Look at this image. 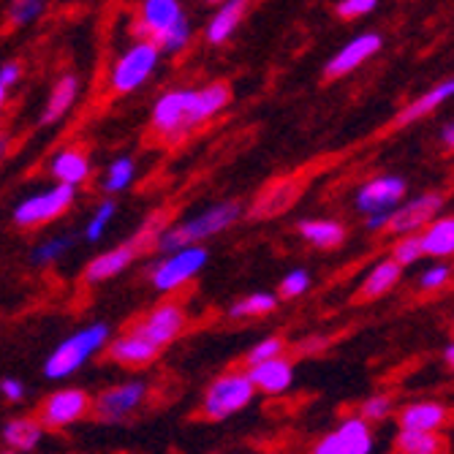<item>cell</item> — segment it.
<instances>
[{"instance_id":"obj_1","label":"cell","mask_w":454,"mask_h":454,"mask_svg":"<svg viewBox=\"0 0 454 454\" xmlns=\"http://www.w3.org/2000/svg\"><path fill=\"white\" fill-rule=\"evenodd\" d=\"M169 221H172L169 210L150 213L129 239L112 245L109 251L98 254L96 259H90L85 264V270H82V283H85V286H101V283L122 275L129 267H134L137 259H142L147 251H155V242L163 234V229L169 226Z\"/></svg>"},{"instance_id":"obj_2","label":"cell","mask_w":454,"mask_h":454,"mask_svg":"<svg viewBox=\"0 0 454 454\" xmlns=\"http://www.w3.org/2000/svg\"><path fill=\"white\" fill-rule=\"evenodd\" d=\"M134 35L137 41H150L160 55L183 52L193 35L183 0H142Z\"/></svg>"},{"instance_id":"obj_3","label":"cell","mask_w":454,"mask_h":454,"mask_svg":"<svg viewBox=\"0 0 454 454\" xmlns=\"http://www.w3.org/2000/svg\"><path fill=\"white\" fill-rule=\"evenodd\" d=\"M242 215H245V210L237 199H223L218 204H210L207 210H201L193 218H185L180 223H169L167 229H163V234L158 237L155 251H158V256H167V254L180 251V247L204 245V239L229 231Z\"/></svg>"},{"instance_id":"obj_4","label":"cell","mask_w":454,"mask_h":454,"mask_svg":"<svg viewBox=\"0 0 454 454\" xmlns=\"http://www.w3.org/2000/svg\"><path fill=\"white\" fill-rule=\"evenodd\" d=\"M112 338V329L104 321H93L88 326L76 329L74 335L63 338L50 356L44 359V376L50 381H66L74 373H79L93 356H98Z\"/></svg>"},{"instance_id":"obj_5","label":"cell","mask_w":454,"mask_h":454,"mask_svg":"<svg viewBox=\"0 0 454 454\" xmlns=\"http://www.w3.org/2000/svg\"><path fill=\"white\" fill-rule=\"evenodd\" d=\"M256 400V389L242 367L226 370L207 384L199 403V419L204 422H226Z\"/></svg>"},{"instance_id":"obj_6","label":"cell","mask_w":454,"mask_h":454,"mask_svg":"<svg viewBox=\"0 0 454 454\" xmlns=\"http://www.w3.org/2000/svg\"><path fill=\"white\" fill-rule=\"evenodd\" d=\"M188 324H191V316L180 300H163L153 305L150 310H145L142 316H137L126 329H131L134 335H139L142 340H147L163 354L172 343H177L185 335Z\"/></svg>"},{"instance_id":"obj_7","label":"cell","mask_w":454,"mask_h":454,"mask_svg":"<svg viewBox=\"0 0 454 454\" xmlns=\"http://www.w3.org/2000/svg\"><path fill=\"white\" fill-rule=\"evenodd\" d=\"M74 201H76V188L55 183L52 188L25 196L12 213V223L20 231L44 229L50 223H55L58 218H63L74 207Z\"/></svg>"},{"instance_id":"obj_8","label":"cell","mask_w":454,"mask_h":454,"mask_svg":"<svg viewBox=\"0 0 454 454\" xmlns=\"http://www.w3.org/2000/svg\"><path fill=\"white\" fill-rule=\"evenodd\" d=\"M93 414V395L82 387H68V389H55L44 395L35 405V419L44 430H68L79 422L90 419Z\"/></svg>"},{"instance_id":"obj_9","label":"cell","mask_w":454,"mask_h":454,"mask_svg":"<svg viewBox=\"0 0 454 454\" xmlns=\"http://www.w3.org/2000/svg\"><path fill=\"white\" fill-rule=\"evenodd\" d=\"M147 397H150V384L142 379L109 384L98 395H93L90 419H96L101 425H122L139 414Z\"/></svg>"},{"instance_id":"obj_10","label":"cell","mask_w":454,"mask_h":454,"mask_svg":"<svg viewBox=\"0 0 454 454\" xmlns=\"http://www.w3.org/2000/svg\"><path fill=\"white\" fill-rule=\"evenodd\" d=\"M191 101H193V88H177L160 93L153 104L150 112V129L163 145H180L191 131Z\"/></svg>"},{"instance_id":"obj_11","label":"cell","mask_w":454,"mask_h":454,"mask_svg":"<svg viewBox=\"0 0 454 454\" xmlns=\"http://www.w3.org/2000/svg\"><path fill=\"white\" fill-rule=\"evenodd\" d=\"M210 262V251L204 245L180 247L175 254L160 256L150 267V286L160 294H177L183 286H188Z\"/></svg>"},{"instance_id":"obj_12","label":"cell","mask_w":454,"mask_h":454,"mask_svg":"<svg viewBox=\"0 0 454 454\" xmlns=\"http://www.w3.org/2000/svg\"><path fill=\"white\" fill-rule=\"evenodd\" d=\"M160 63V52L150 44V41H137L126 52H122L112 71H109V90L114 96H129L139 90L145 82L155 74Z\"/></svg>"},{"instance_id":"obj_13","label":"cell","mask_w":454,"mask_h":454,"mask_svg":"<svg viewBox=\"0 0 454 454\" xmlns=\"http://www.w3.org/2000/svg\"><path fill=\"white\" fill-rule=\"evenodd\" d=\"M302 196V177H275L270 180L245 210L247 221H275L294 207Z\"/></svg>"},{"instance_id":"obj_14","label":"cell","mask_w":454,"mask_h":454,"mask_svg":"<svg viewBox=\"0 0 454 454\" xmlns=\"http://www.w3.org/2000/svg\"><path fill=\"white\" fill-rule=\"evenodd\" d=\"M408 183L400 175H379L373 180H367L356 196H354V207L364 218H379V215H392V210L405 199Z\"/></svg>"},{"instance_id":"obj_15","label":"cell","mask_w":454,"mask_h":454,"mask_svg":"<svg viewBox=\"0 0 454 454\" xmlns=\"http://www.w3.org/2000/svg\"><path fill=\"white\" fill-rule=\"evenodd\" d=\"M443 210V193H419L417 199H403L389 215L384 231L403 237V234H419L430 221H435Z\"/></svg>"},{"instance_id":"obj_16","label":"cell","mask_w":454,"mask_h":454,"mask_svg":"<svg viewBox=\"0 0 454 454\" xmlns=\"http://www.w3.org/2000/svg\"><path fill=\"white\" fill-rule=\"evenodd\" d=\"M384 47V35L376 33V30H367V33H359L354 35L351 41H346V44L329 58L324 63V79H343L354 71H359L370 58H376Z\"/></svg>"},{"instance_id":"obj_17","label":"cell","mask_w":454,"mask_h":454,"mask_svg":"<svg viewBox=\"0 0 454 454\" xmlns=\"http://www.w3.org/2000/svg\"><path fill=\"white\" fill-rule=\"evenodd\" d=\"M101 354L106 362H112L122 370H145L160 356V351L155 346H150L147 340L134 335L131 329H122V333L112 335Z\"/></svg>"},{"instance_id":"obj_18","label":"cell","mask_w":454,"mask_h":454,"mask_svg":"<svg viewBox=\"0 0 454 454\" xmlns=\"http://www.w3.org/2000/svg\"><path fill=\"white\" fill-rule=\"evenodd\" d=\"M454 101V76L438 82V85H433L430 90H425L422 96H417L414 101H408L392 120V129L400 131V129H408L414 126V122L419 120H427L430 114H435L443 104Z\"/></svg>"},{"instance_id":"obj_19","label":"cell","mask_w":454,"mask_h":454,"mask_svg":"<svg viewBox=\"0 0 454 454\" xmlns=\"http://www.w3.org/2000/svg\"><path fill=\"white\" fill-rule=\"evenodd\" d=\"M93 175V160H90V153L79 145H68V147H60L52 158H50V177L58 183V185H71V188H79L85 185Z\"/></svg>"},{"instance_id":"obj_20","label":"cell","mask_w":454,"mask_h":454,"mask_svg":"<svg viewBox=\"0 0 454 454\" xmlns=\"http://www.w3.org/2000/svg\"><path fill=\"white\" fill-rule=\"evenodd\" d=\"M294 359L292 356H278V359H270V362H262L256 367H247L245 373L251 379L256 395H267V397H275V395H283L292 389L294 384Z\"/></svg>"},{"instance_id":"obj_21","label":"cell","mask_w":454,"mask_h":454,"mask_svg":"<svg viewBox=\"0 0 454 454\" xmlns=\"http://www.w3.org/2000/svg\"><path fill=\"white\" fill-rule=\"evenodd\" d=\"M247 12H251V0H223V4H218L210 22L204 25V41L210 47L226 44L242 25V20L247 17Z\"/></svg>"},{"instance_id":"obj_22","label":"cell","mask_w":454,"mask_h":454,"mask_svg":"<svg viewBox=\"0 0 454 454\" xmlns=\"http://www.w3.org/2000/svg\"><path fill=\"white\" fill-rule=\"evenodd\" d=\"M79 90H82V82L76 74H71V71L60 74L47 96L44 109H41V117H38L41 126H55V122H60L79 101Z\"/></svg>"},{"instance_id":"obj_23","label":"cell","mask_w":454,"mask_h":454,"mask_svg":"<svg viewBox=\"0 0 454 454\" xmlns=\"http://www.w3.org/2000/svg\"><path fill=\"white\" fill-rule=\"evenodd\" d=\"M449 408L435 400H422V403H408L400 408L397 425L400 430H422V433H438L441 427L449 425Z\"/></svg>"},{"instance_id":"obj_24","label":"cell","mask_w":454,"mask_h":454,"mask_svg":"<svg viewBox=\"0 0 454 454\" xmlns=\"http://www.w3.org/2000/svg\"><path fill=\"white\" fill-rule=\"evenodd\" d=\"M297 234L316 251H338L348 237V229L335 218H302L297 223Z\"/></svg>"},{"instance_id":"obj_25","label":"cell","mask_w":454,"mask_h":454,"mask_svg":"<svg viewBox=\"0 0 454 454\" xmlns=\"http://www.w3.org/2000/svg\"><path fill=\"white\" fill-rule=\"evenodd\" d=\"M400 280H403V267H400V264H395L392 259L379 262L373 270H370V272L364 275V280L359 283L356 294H354V305L373 302V300L387 297Z\"/></svg>"},{"instance_id":"obj_26","label":"cell","mask_w":454,"mask_h":454,"mask_svg":"<svg viewBox=\"0 0 454 454\" xmlns=\"http://www.w3.org/2000/svg\"><path fill=\"white\" fill-rule=\"evenodd\" d=\"M231 104V88L229 82H210L204 88H193V101H191V126H201V122L213 120Z\"/></svg>"},{"instance_id":"obj_27","label":"cell","mask_w":454,"mask_h":454,"mask_svg":"<svg viewBox=\"0 0 454 454\" xmlns=\"http://www.w3.org/2000/svg\"><path fill=\"white\" fill-rule=\"evenodd\" d=\"M44 427L35 417H12L4 427H0V441L9 451L17 454H30L38 449L41 438H44Z\"/></svg>"},{"instance_id":"obj_28","label":"cell","mask_w":454,"mask_h":454,"mask_svg":"<svg viewBox=\"0 0 454 454\" xmlns=\"http://www.w3.org/2000/svg\"><path fill=\"white\" fill-rule=\"evenodd\" d=\"M422 254L433 259L454 256V215H438L419 231Z\"/></svg>"},{"instance_id":"obj_29","label":"cell","mask_w":454,"mask_h":454,"mask_svg":"<svg viewBox=\"0 0 454 454\" xmlns=\"http://www.w3.org/2000/svg\"><path fill=\"white\" fill-rule=\"evenodd\" d=\"M333 433H335L343 454H370L373 451V430H370V425L359 417L343 419Z\"/></svg>"},{"instance_id":"obj_30","label":"cell","mask_w":454,"mask_h":454,"mask_svg":"<svg viewBox=\"0 0 454 454\" xmlns=\"http://www.w3.org/2000/svg\"><path fill=\"white\" fill-rule=\"evenodd\" d=\"M280 308V300L278 294L272 292H254L247 297H239L229 305L226 316L231 321H247V318H264V316H272L275 310Z\"/></svg>"},{"instance_id":"obj_31","label":"cell","mask_w":454,"mask_h":454,"mask_svg":"<svg viewBox=\"0 0 454 454\" xmlns=\"http://www.w3.org/2000/svg\"><path fill=\"white\" fill-rule=\"evenodd\" d=\"M446 441L438 433L400 430L395 438V454H443Z\"/></svg>"},{"instance_id":"obj_32","label":"cell","mask_w":454,"mask_h":454,"mask_svg":"<svg viewBox=\"0 0 454 454\" xmlns=\"http://www.w3.org/2000/svg\"><path fill=\"white\" fill-rule=\"evenodd\" d=\"M134 180H137V160L131 155H120L106 167L104 180H101V191L114 199V193H122Z\"/></svg>"},{"instance_id":"obj_33","label":"cell","mask_w":454,"mask_h":454,"mask_svg":"<svg viewBox=\"0 0 454 454\" xmlns=\"http://www.w3.org/2000/svg\"><path fill=\"white\" fill-rule=\"evenodd\" d=\"M288 343L283 335H267L262 338L259 343H254L251 348H247V354L242 356V370L247 367H256L262 362H270V359H278V356H286L288 354Z\"/></svg>"},{"instance_id":"obj_34","label":"cell","mask_w":454,"mask_h":454,"mask_svg":"<svg viewBox=\"0 0 454 454\" xmlns=\"http://www.w3.org/2000/svg\"><path fill=\"white\" fill-rule=\"evenodd\" d=\"M74 247V237L68 234H58V237H47L44 242H38L30 254V262L35 267H52L58 259H63V254H68Z\"/></svg>"},{"instance_id":"obj_35","label":"cell","mask_w":454,"mask_h":454,"mask_svg":"<svg viewBox=\"0 0 454 454\" xmlns=\"http://www.w3.org/2000/svg\"><path fill=\"white\" fill-rule=\"evenodd\" d=\"M422 242H419V234H403L392 242V251H389V259L395 264H400L403 270L411 267V264H417L422 259Z\"/></svg>"},{"instance_id":"obj_36","label":"cell","mask_w":454,"mask_h":454,"mask_svg":"<svg viewBox=\"0 0 454 454\" xmlns=\"http://www.w3.org/2000/svg\"><path fill=\"white\" fill-rule=\"evenodd\" d=\"M44 9H47V0H12L6 17L12 27H27L44 14Z\"/></svg>"},{"instance_id":"obj_37","label":"cell","mask_w":454,"mask_h":454,"mask_svg":"<svg viewBox=\"0 0 454 454\" xmlns=\"http://www.w3.org/2000/svg\"><path fill=\"white\" fill-rule=\"evenodd\" d=\"M392 414H395V400H392V395H387V392H379V395H373V397L362 400V405H359V411H356V417L364 419L367 425H370V422H384V419H389Z\"/></svg>"},{"instance_id":"obj_38","label":"cell","mask_w":454,"mask_h":454,"mask_svg":"<svg viewBox=\"0 0 454 454\" xmlns=\"http://www.w3.org/2000/svg\"><path fill=\"white\" fill-rule=\"evenodd\" d=\"M114 213H117V201H114L112 196H106V199L98 204V207H96V213L90 215L88 226H85V239H88V242H98V239L106 234L109 223L114 221Z\"/></svg>"},{"instance_id":"obj_39","label":"cell","mask_w":454,"mask_h":454,"mask_svg":"<svg viewBox=\"0 0 454 454\" xmlns=\"http://www.w3.org/2000/svg\"><path fill=\"white\" fill-rule=\"evenodd\" d=\"M308 288H310V272L302 270V267H297V270H292V272H286V275H283V280H280V286H278V300H280V302L300 300V297L308 292Z\"/></svg>"},{"instance_id":"obj_40","label":"cell","mask_w":454,"mask_h":454,"mask_svg":"<svg viewBox=\"0 0 454 454\" xmlns=\"http://www.w3.org/2000/svg\"><path fill=\"white\" fill-rule=\"evenodd\" d=\"M376 9H379V0H338L335 4V14L346 22L373 14Z\"/></svg>"},{"instance_id":"obj_41","label":"cell","mask_w":454,"mask_h":454,"mask_svg":"<svg viewBox=\"0 0 454 454\" xmlns=\"http://www.w3.org/2000/svg\"><path fill=\"white\" fill-rule=\"evenodd\" d=\"M449 278H451V267L449 264H435V267L422 272L419 286L425 288V292H435V288H441Z\"/></svg>"},{"instance_id":"obj_42","label":"cell","mask_w":454,"mask_h":454,"mask_svg":"<svg viewBox=\"0 0 454 454\" xmlns=\"http://www.w3.org/2000/svg\"><path fill=\"white\" fill-rule=\"evenodd\" d=\"M25 395H27V389H25V384H22L20 379H14V376L0 379V397H4L9 405L22 403V400H25Z\"/></svg>"},{"instance_id":"obj_43","label":"cell","mask_w":454,"mask_h":454,"mask_svg":"<svg viewBox=\"0 0 454 454\" xmlns=\"http://www.w3.org/2000/svg\"><path fill=\"white\" fill-rule=\"evenodd\" d=\"M22 74H25V68H22L20 60H6L4 66H0V85L12 90L17 82L22 79Z\"/></svg>"},{"instance_id":"obj_44","label":"cell","mask_w":454,"mask_h":454,"mask_svg":"<svg viewBox=\"0 0 454 454\" xmlns=\"http://www.w3.org/2000/svg\"><path fill=\"white\" fill-rule=\"evenodd\" d=\"M329 346V340L326 338H305L302 343H297V346H288V351H294L297 356H310V354H318V351H324Z\"/></svg>"},{"instance_id":"obj_45","label":"cell","mask_w":454,"mask_h":454,"mask_svg":"<svg viewBox=\"0 0 454 454\" xmlns=\"http://www.w3.org/2000/svg\"><path fill=\"white\" fill-rule=\"evenodd\" d=\"M310 454H343V449H340L335 433H326V435H321V438L310 446Z\"/></svg>"},{"instance_id":"obj_46","label":"cell","mask_w":454,"mask_h":454,"mask_svg":"<svg viewBox=\"0 0 454 454\" xmlns=\"http://www.w3.org/2000/svg\"><path fill=\"white\" fill-rule=\"evenodd\" d=\"M438 142H441V147H443L446 153H454V117H451V120H446L443 126H441V131H438Z\"/></svg>"},{"instance_id":"obj_47","label":"cell","mask_w":454,"mask_h":454,"mask_svg":"<svg viewBox=\"0 0 454 454\" xmlns=\"http://www.w3.org/2000/svg\"><path fill=\"white\" fill-rule=\"evenodd\" d=\"M443 362L454 370V343H449V346H446V351H443Z\"/></svg>"},{"instance_id":"obj_48","label":"cell","mask_w":454,"mask_h":454,"mask_svg":"<svg viewBox=\"0 0 454 454\" xmlns=\"http://www.w3.org/2000/svg\"><path fill=\"white\" fill-rule=\"evenodd\" d=\"M9 93H12L9 88H4V85H0V109H4V106L9 104Z\"/></svg>"},{"instance_id":"obj_49","label":"cell","mask_w":454,"mask_h":454,"mask_svg":"<svg viewBox=\"0 0 454 454\" xmlns=\"http://www.w3.org/2000/svg\"><path fill=\"white\" fill-rule=\"evenodd\" d=\"M0 454H17V451H9V449H0Z\"/></svg>"},{"instance_id":"obj_50","label":"cell","mask_w":454,"mask_h":454,"mask_svg":"<svg viewBox=\"0 0 454 454\" xmlns=\"http://www.w3.org/2000/svg\"><path fill=\"white\" fill-rule=\"evenodd\" d=\"M207 4H215L218 6V4H223V0H207Z\"/></svg>"}]
</instances>
